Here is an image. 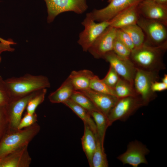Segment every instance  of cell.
Wrapping results in <instances>:
<instances>
[{
	"mask_svg": "<svg viewBox=\"0 0 167 167\" xmlns=\"http://www.w3.org/2000/svg\"><path fill=\"white\" fill-rule=\"evenodd\" d=\"M167 49V42L157 46L144 43L131 51L130 59L136 68L159 72L165 69L163 57Z\"/></svg>",
	"mask_w": 167,
	"mask_h": 167,
	"instance_id": "6da1fadb",
	"label": "cell"
},
{
	"mask_svg": "<svg viewBox=\"0 0 167 167\" xmlns=\"http://www.w3.org/2000/svg\"><path fill=\"white\" fill-rule=\"evenodd\" d=\"M5 81L9 92L10 101L50 87L48 78L41 75H33L27 74L19 77L9 78Z\"/></svg>",
	"mask_w": 167,
	"mask_h": 167,
	"instance_id": "7a4b0ae2",
	"label": "cell"
},
{
	"mask_svg": "<svg viewBox=\"0 0 167 167\" xmlns=\"http://www.w3.org/2000/svg\"><path fill=\"white\" fill-rule=\"evenodd\" d=\"M40 130L37 122L21 129H9L0 142V159L17 149L28 146Z\"/></svg>",
	"mask_w": 167,
	"mask_h": 167,
	"instance_id": "3957f363",
	"label": "cell"
},
{
	"mask_svg": "<svg viewBox=\"0 0 167 167\" xmlns=\"http://www.w3.org/2000/svg\"><path fill=\"white\" fill-rule=\"evenodd\" d=\"M146 105L139 96L119 99L108 116V127L116 121H125L139 108Z\"/></svg>",
	"mask_w": 167,
	"mask_h": 167,
	"instance_id": "277c9868",
	"label": "cell"
},
{
	"mask_svg": "<svg viewBox=\"0 0 167 167\" xmlns=\"http://www.w3.org/2000/svg\"><path fill=\"white\" fill-rule=\"evenodd\" d=\"M142 29L145 37L144 43L157 46L167 42V25L140 15L136 24Z\"/></svg>",
	"mask_w": 167,
	"mask_h": 167,
	"instance_id": "5b68a950",
	"label": "cell"
},
{
	"mask_svg": "<svg viewBox=\"0 0 167 167\" xmlns=\"http://www.w3.org/2000/svg\"><path fill=\"white\" fill-rule=\"evenodd\" d=\"M160 78L159 72L143 70L136 68L133 86L137 95L146 105L156 97L151 90L152 83Z\"/></svg>",
	"mask_w": 167,
	"mask_h": 167,
	"instance_id": "8992f818",
	"label": "cell"
},
{
	"mask_svg": "<svg viewBox=\"0 0 167 167\" xmlns=\"http://www.w3.org/2000/svg\"><path fill=\"white\" fill-rule=\"evenodd\" d=\"M84 29L79 35L78 44L87 52L96 39L110 25L109 21L96 23L90 13H87L81 23Z\"/></svg>",
	"mask_w": 167,
	"mask_h": 167,
	"instance_id": "52a82bcc",
	"label": "cell"
},
{
	"mask_svg": "<svg viewBox=\"0 0 167 167\" xmlns=\"http://www.w3.org/2000/svg\"><path fill=\"white\" fill-rule=\"evenodd\" d=\"M48 13L47 21L52 22L56 17L63 12L72 11L80 14L87 10L86 0H44Z\"/></svg>",
	"mask_w": 167,
	"mask_h": 167,
	"instance_id": "ba28073f",
	"label": "cell"
},
{
	"mask_svg": "<svg viewBox=\"0 0 167 167\" xmlns=\"http://www.w3.org/2000/svg\"><path fill=\"white\" fill-rule=\"evenodd\" d=\"M149 152L150 150L145 145L136 140L130 142L126 151L117 158L123 164L137 167L141 164H148L146 156Z\"/></svg>",
	"mask_w": 167,
	"mask_h": 167,
	"instance_id": "9c48e42d",
	"label": "cell"
},
{
	"mask_svg": "<svg viewBox=\"0 0 167 167\" xmlns=\"http://www.w3.org/2000/svg\"><path fill=\"white\" fill-rule=\"evenodd\" d=\"M103 59L109 63L120 77L133 86L136 68L130 59L122 58L113 51L107 53Z\"/></svg>",
	"mask_w": 167,
	"mask_h": 167,
	"instance_id": "30bf717a",
	"label": "cell"
},
{
	"mask_svg": "<svg viewBox=\"0 0 167 167\" xmlns=\"http://www.w3.org/2000/svg\"><path fill=\"white\" fill-rule=\"evenodd\" d=\"M142 0H112L106 7L94 9L91 12L95 21H109L121 12L134 4Z\"/></svg>",
	"mask_w": 167,
	"mask_h": 167,
	"instance_id": "8fae6325",
	"label": "cell"
},
{
	"mask_svg": "<svg viewBox=\"0 0 167 167\" xmlns=\"http://www.w3.org/2000/svg\"><path fill=\"white\" fill-rule=\"evenodd\" d=\"M116 28L108 27L96 39L88 51L95 58H103L108 52L113 51L116 36Z\"/></svg>",
	"mask_w": 167,
	"mask_h": 167,
	"instance_id": "7c38bea8",
	"label": "cell"
},
{
	"mask_svg": "<svg viewBox=\"0 0 167 167\" xmlns=\"http://www.w3.org/2000/svg\"><path fill=\"white\" fill-rule=\"evenodd\" d=\"M139 15L150 19L160 22L167 26V6L152 0H142L138 6Z\"/></svg>",
	"mask_w": 167,
	"mask_h": 167,
	"instance_id": "4fadbf2b",
	"label": "cell"
},
{
	"mask_svg": "<svg viewBox=\"0 0 167 167\" xmlns=\"http://www.w3.org/2000/svg\"><path fill=\"white\" fill-rule=\"evenodd\" d=\"M38 91L33 92L18 99L11 101L6 105L9 122V129H17L22 118V114L26 109L28 103Z\"/></svg>",
	"mask_w": 167,
	"mask_h": 167,
	"instance_id": "5bb4252c",
	"label": "cell"
},
{
	"mask_svg": "<svg viewBox=\"0 0 167 167\" xmlns=\"http://www.w3.org/2000/svg\"><path fill=\"white\" fill-rule=\"evenodd\" d=\"M79 91L87 96L107 118L119 99L115 96L97 92L90 89Z\"/></svg>",
	"mask_w": 167,
	"mask_h": 167,
	"instance_id": "9a60e30c",
	"label": "cell"
},
{
	"mask_svg": "<svg viewBox=\"0 0 167 167\" xmlns=\"http://www.w3.org/2000/svg\"><path fill=\"white\" fill-rule=\"evenodd\" d=\"M28 146L20 148L0 159V167H28L32 158Z\"/></svg>",
	"mask_w": 167,
	"mask_h": 167,
	"instance_id": "2e32d148",
	"label": "cell"
},
{
	"mask_svg": "<svg viewBox=\"0 0 167 167\" xmlns=\"http://www.w3.org/2000/svg\"><path fill=\"white\" fill-rule=\"evenodd\" d=\"M140 1L129 6L109 21V26L117 29L136 24L140 16L138 6Z\"/></svg>",
	"mask_w": 167,
	"mask_h": 167,
	"instance_id": "e0dca14e",
	"label": "cell"
},
{
	"mask_svg": "<svg viewBox=\"0 0 167 167\" xmlns=\"http://www.w3.org/2000/svg\"><path fill=\"white\" fill-rule=\"evenodd\" d=\"M95 75L91 71L84 69L72 71L68 77L75 90L90 89L92 79Z\"/></svg>",
	"mask_w": 167,
	"mask_h": 167,
	"instance_id": "ac0fdd59",
	"label": "cell"
},
{
	"mask_svg": "<svg viewBox=\"0 0 167 167\" xmlns=\"http://www.w3.org/2000/svg\"><path fill=\"white\" fill-rule=\"evenodd\" d=\"M84 124V134L81 138L82 145L89 165L92 167V157L96 145V136L87 124Z\"/></svg>",
	"mask_w": 167,
	"mask_h": 167,
	"instance_id": "d6986e66",
	"label": "cell"
},
{
	"mask_svg": "<svg viewBox=\"0 0 167 167\" xmlns=\"http://www.w3.org/2000/svg\"><path fill=\"white\" fill-rule=\"evenodd\" d=\"M75 90L73 86L68 77L60 86L49 96V101L53 103H63L70 99Z\"/></svg>",
	"mask_w": 167,
	"mask_h": 167,
	"instance_id": "ffe728a7",
	"label": "cell"
},
{
	"mask_svg": "<svg viewBox=\"0 0 167 167\" xmlns=\"http://www.w3.org/2000/svg\"><path fill=\"white\" fill-rule=\"evenodd\" d=\"M63 104L68 107L75 113L83 120L84 123L86 124L89 127L94 134L97 136L95 122L87 110L70 98Z\"/></svg>",
	"mask_w": 167,
	"mask_h": 167,
	"instance_id": "44dd1931",
	"label": "cell"
},
{
	"mask_svg": "<svg viewBox=\"0 0 167 167\" xmlns=\"http://www.w3.org/2000/svg\"><path fill=\"white\" fill-rule=\"evenodd\" d=\"M95 124L97 136L102 148L106 131L108 127L107 118L101 112L93 111L89 113Z\"/></svg>",
	"mask_w": 167,
	"mask_h": 167,
	"instance_id": "7402d4cb",
	"label": "cell"
},
{
	"mask_svg": "<svg viewBox=\"0 0 167 167\" xmlns=\"http://www.w3.org/2000/svg\"><path fill=\"white\" fill-rule=\"evenodd\" d=\"M120 29L130 36L134 45V49L138 48L143 44L145 39L144 33L137 24L128 25Z\"/></svg>",
	"mask_w": 167,
	"mask_h": 167,
	"instance_id": "603a6c76",
	"label": "cell"
},
{
	"mask_svg": "<svg viewBox=\"0 0 167 167\" xmlns=\"http://www.w3.org/2000/svg\"><path fill=\"white\" fill-rule=\"evenodd\" d=\"M114 88L116 96L118 99L129 96H139L133 86L120 77Z\"/></svg>",
	"mask_w": 167,
	"mask_h": 167,
	"instance_id": "cb8c5ba5",
	"label": "cell"
},
{
	"mask_svg": "<svg viewBox=\"0 0 167 167\" xmlns=\"http://www.w3.org/2000/svg\"><path fill=\"white\" fill-rule=\"evenodd\" d=\"M70 99L85 109L89 113L93 111L100 112L91 101L80 91L75 90Z\"/></svg>",
	"mask_w": 167,
	"mask_h": 167,
	"instance_id": "d4e9b609",
	"label": "cell"
},
{
	"mask_svg": "<svg viewBox=\"0 0 167 167\" xmlns=\"http://www.w3.org/2000/svg\"><path fill=\"white\" fill-rule=\"evenodd\" d=\"M96 145L92 159V167H108L109 166L104 148L101 147L97 136Z\"/></svg>",
	"mask_w": 167,
	"mask_h": 167,
	"instance_id": "484cf974",
	"label": "cell"
},
{
	"mask_svg": "<svg viewBox=\"0 0 167 167\" xmlns=\"http://www.w3.org/2000/svg\"><path fill=\"white\" fill-rule=\"evenodd\" d=\"M90 89L94 91L116 96L114 88L106 84L97 75H94L91 81Z\"/></svg>",
	"mask_w": 167,
	"mask_h": 167,
	"instance_id": "4316f807",
	"label": "cell"
},
{
	"mask_svg": "<svg viewBox=\"0 0 167 167\" xmlns=\"http://www.w3.org/2000/svg\"><path fill=\"white\" fill-rule=\"evenodd\" d=\"M47 91V88L39 90L37 93L29 101L26 108L27 113L33 114L35 112L37 107L44 101Z\"/></svg>",
	"mask_w": 167,
	"mask_h": 167,
	"instance_id": "83f0119b",
	"label": "cell"
},
{
	"mask_svg": "<svg viewBox=\"0 0 167 167\" xmlns=\"http://www.w3.org/2000/svg\"><path fill=\"white\" fill-rule=\"evenodd\" d=\"M113 51L117 55L122 58L130 59L131 50L116 36L113 44Z\"/></svg>",
	"mask_w": 167,
	"mask_h": 167,
	"instance_id": "f1b7e54d",
	"label": "cell"
},
{
	"mask_svg": "<svg viewBox=\"0 0 167 167\" xmlns=\"http://www.w3.org/2000/svg\"><path fill=\"white\" fill-rule=\"evenodd\" d=\"M9 128L6 105H0V142Z\"/></svg>",
	"mask_w": 167,
	"mask_h": 167,
	"instance_id": "f546056e",
	"label": "cell"
},
{
	"mask_svg": "<svg viewBox=\"0 0 167 167\" xmlns=\"http://www.w3.org/2000/svg\"><path fill=\"white\" fill-rule=\"evenodd\" d=\"M120 78L114 69L110 66L106 75L102 80L109 86L114 88Z\"/></svg>",
	"mask_w": 167,
	"mask_h": 167,
	"instance_id": "4dcf8cb0",
	"label": "cell"
},
{
	"mask_svg": "<svg viewBox=\"0 0 167 167\" xmlns=\"http://www.w3.org/2000/svg\"><path fill=\"white\" fill-rule=\"evenodd\" d=\"M37 115L36 112L33 114L26 112L24 117L21 118L17 129H21L29 126L37 122Z\"/></svg>",
	"mask_w": 167,
	"mask_h": 167,
	"instance_id": "1f68e13d",
	"label": "cell"
},
{
	"mask_svg": "<svg viewBox=\"0 0 167 167\" xmlns=\"http://www.w3.org/2000/svg\"><path fill=\"white\" fill-rule=\"evenodd\" d=\"M10 101V96L5 80L0 76V105H6Z\"/></svg>",
	"mask_w": 167,
	"mask_h": 167,
	"instance_id": "d6a6232c",
	"label": "cell"
},
{
	"mask_svg": "<svg viewBox=\"0 0 167 167\" xmlns=\"http://www.w3.org/2000/svg\"><path fill=\"white\" fill-rule=\"evenodd\" d=\"M116 37L131 51L134 49L133 42L129 35L120 28L116 29Z\"/></svg>",
	"mask_w": 167,
	"mask_h": 167,
	"instance_id": "836d02e7",
	"label": "cell"
},
{
	"mask_svg": "<svg viewBox=\"0 0 167 167\" xmlns=\"http://www.w3.org/2000/svg\"><path fill=\"white\" fill-rule=\"evenodd\" d=\"M151 88L152 92L156 93V92H161L167 89V84L162 82L155 80L152 83Z\"/></svg>",
	"mask_w": 167,
	"mask_h": 167,
	"instance_id": "e575fe53",
	"label": "cell"
},
{
	"mask_svg": "<svg viewBox=\"0 0 167 167\" xmlns=\"http://www.w3.org/2000/svg\"><path fill=\"white\" fill-rule=\"evenodd\" d=\"M12 45L11 43H6L0 42V63L2 61L1 54L5 51L13 52L15 49L11 47V45Z\"/></svg>",
	"mask_w": 167,
	"mask_h": 167,
	"instance_id": "d590c367",
	"label": "cell"
},
{
	"mask_svg": "<svg viewBox=\"0 0 167 167\" xmlns=\"http://www.w3.org/2000/svg\"><path fill=\"white\" fill-rule=\"evenodd\" d=\"M155 1L160 5L167 6V0H155Z\"/></svg>",
	"mask_w": 167,
	"mask_h": 167,
	"instance_id": "8d00e7d4",
	"label": "cell"
},
{
	"mask_svg": "<svg viewBox=\"0 0 167 167\" xmlns=\"http://www.w3.org/2000/svg\"><path fill=\"white\" fill-rule=\"evenodd\" d=\"M0 42L6 43H12L13 42V40L11 39H9L7 40H5L2 38L0 37Z\"/></svg>",
	"mask_w": 167,
	"mask_h": 167,
	"instance_id": "74e56055",
	"label": "cell"
},
{
	"mask_svg": "<svg viewBox=\"0 0 167 167\" xmlns=\"http://www.w3.org/2000/svg\"><path fill=\"white\" fill-rule=\"evenodd\" d=\"M161 82L163 83L167 84V75L165 74L163 77L161 79Z\"/></svg>",
	"mask_w": 167,
	"mask_h": 167,
	"instance_id": "f35d334b",
	"label": "cell"
},
{
	"mask_svg": "<svg viewBox=\"0 0 167 167\" xmlns=\"http://www.w3.org/2000/svg\"><path fill=\"white\" fill-rule=\"evenodd\" d=\"M112 0H108V2H110Z\"/></svg>",
	"mask_w": 167,
	"mask_h": 167,
	"instance_id": "ab89813d",
	"label": "cell"
},
{
	"mask_svg": "<svg viewBox=\"0 0 167 167\" xmlns=\"http://www.w3.org/2000/svg\"><path fill=\"white\" fill-rule=\"evenodd\" d=\"M154 0V1H155V0Z\"/></svg>",
	"mask_w": 167,
	"mask_h": 167,
	"instance_id": "60d3db41",
	"label": "cell"
}]
</instances>
